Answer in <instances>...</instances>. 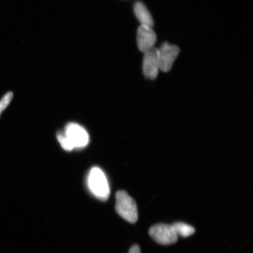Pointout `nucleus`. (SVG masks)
Here are the masks:
<instances>
[{"label": "nucleus", "mask_w": 253, "mask_h": 253, "mask_svg": "<svg viewBox=\"0 0 253 253\" xmlns=\"http://www.w3.org/2000/svg\"><path fill=\"white\" fill-rule=\"evenodd\" d=\"M142 71L145 77L154 80L157 77L160 69L158 67V49L153 47L144 53Z\"/></svg>", "instance_id": "6"}, {"label": "nucleus", "mask_w": 253, "mask_h": 253, "mask_svg": "<svg viewBox=\"0 0 253 253\" xmlns=\"http://www.w3.org/2000/svg\"><path fill=\"white\" fill-rule=\"evenodd\" d=\"M128 253H141L140 247L137 245L132 246L129 249Z\"/></svg>", "instance_id": "12"}, {"label": "nucleus", "mask_w": 253, "mask_h": 253, "mask_svg": "<svg viewBox=\"0 0 253 253\" xmlns=\"http://www.w3.org/2000/svg\"><path fill=\"white\" fill-rule=\"evenodd\" d=\"M137 45L142 52H146L154 47L157 41L156 33L151 28L141 25L137 34Z\"/></svg>", "instance_id": "7"}, {"label": "nucleus", "mask_w": 253, "mask_h": 253, "mask_svg": "<svg viewBox=\"0 0 253 253\" xmlns=\"http://www.w3.org/2000/svg\"><path fill=\"white\" fill-rule=\"evenodd\" d=\"M149 234L155 242L162 245L173 244L178 238L172 225L167 224L160 223L152 226Z\"/></svg>", "instance_id": "4"}, {"label": "nucleus", "mask_w": 253, "mask_h": 253, "mask_svg": "<svg viewBox=\"0 0 253 253\" xmlns=\"http://www.w3.org/2000/svg\"><path fill=\"white\" fill-rule=\"evenodd\" d=\"M88 188L92 194L100 200L105 201L108 199L110 189L105 174L99 167L92 168L87 177Z\"/></svg>", "instance_id": "1"}, {"label": "nucleus", "mask_w": 253, "mask_h": 253, "mask_svg": "<svg viewBox=\"0 0 253 253\" xmlns=\"http://www.w3.org/2000/svg\"><path fill=\"white\" fill-rule=\"evenodd\" d=\"M116 199L117 213L129 223L137 222L138 218V209L134 199L125 191L117 192Z\"/></svg>", "instance_id": "2"}, {"label": "nucleus", "mask_w": 253, "mask_h": 253, "mask_svg": "<svg viewBox=\"0 0 253 253\" xmlns=\"http://www.w3.org/2000/svg\"><path fill=\"white\" fill-rule=\"evenodd\" d=\"M180 49L178 46L164 42L158 49V67L160 71L167 72L172 68L174 61L178 56Z\"/></svg>", "instance_id": "5"}, {"label": "nucleus", "mask_w": 253, "mask_h": 253, "mask_svg": "<svg viewBox=\"0 0 253 253\" xmlns=\"http://www.w3.org/2000/svg\"><path fill=\"white\" fill-rule=\"evenodd\" d=\"M177 235L183 237H187L193 235L195 232L194 227L188 224L182 222H176L172 224Z\"/></svg>", "instance_id": "9"}, {"label": "nucleus", "mask_w": 253, "mask_h": 253, "mask_svg": "<svg viewBox=\"0 0 253 253\" xmlns=\"http://www.w3.org/2000/svg\"><path fill=\"white\" fill-rule=\"evenodd\" d=\"M64 132L74 149H83L89 143L88 132L77 123H69L65 126Z\"/></svg>", "instance_id": "3"}, {"label": "nucleus", "mask_w": 253, "mask_h": 253, "mask_svg": "<svg viewBox=\"0 0 253 253\" xmlns=\"http://www.w3.org/2000/svg\"><path fill=\"white\" fill-rule=\"evenodd\" d=\"M134 10L136 17L142 25L150 28L154 26L153 18L143 3L140 1L136 2Z\"/></svg>", "instance_id": "8"}, {"label": "nucleus", "mask_w": 253, "mask_h": 253, "mask_svg": "<svg viewBox=\"0 0 253 253\" xmlns=\"http://www.w3.org/2000/svg\"><path fill=\"white\" fill-rule=\"evenodd\" d=\"M57 138L61 144L63 149L65 151H71L74 149V148L72 146L70 142H69L68 138L66 137L64 131H61L58 132L57 134Z\"/></svg>", "instance_id": "10"}, {"label": "nucleus", "mask_w": 253, "mask_h": 253, "mask_svg": "<svg viewBox=\"0 0 253 253\" xmlns=\"http://www.w3.org/2000/svg\"><path fill=\"white\" fill-rule=\"evenodd\" d=\"M12 97H13V93L12 92H8L7 94H5L0 100V116H1V113L4 111L7 107L9 105V103H10L11 101L12 100Z\"/></svg>", "instance_id": "11"}]
</instances>
